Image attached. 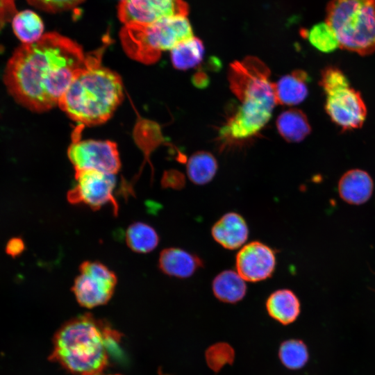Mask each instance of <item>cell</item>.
<instances>
[{
  "label": "cell",
  "instance_id": "f1b7e54d",
  "mask_svg": "<svg viewBox=\"0 0 375 375\" xmlns=\"http://www.w3.org/2000/svg\"><path fill=\"white\" fill-rule=\"evenodd\" d=\"M185 185V178L180 172H169L164 178V186L174 189H181Z\"/></svg>",
  "mask_w": 375,
  "mask_h": 375
},
{
  "label": "cell",
  "instance_id": "cb8c5ba5",
  "mask_svg": "<svg viewBox=\"0 0 375 375\" xmlns=\"http://www.w3.org/2000/svg\"><path fill=\"white\" fill-rule=\"evenodd\" d=\"M302 36L322 53H331L340 48L336 35L325 21L312 26L309 30L301 31Z\"/></svg>",
  "mask_w": 375,
  "mask_h": 375
},
{
  "label": "cell",
  "instance_id": "603a6c76",
  "mask_svg": "<svg viewBox=\"0 0 375 375\" xmlns=\"http://www.w3.org/2000/svg\"><path fill=\"white\" fill-rule=\"evenodd\" d=\"M125 241L128 247L136 253H149L159 243V236L150 225L137 222L131 224L126 229Z\"/></svg>",
  "mask_w": 375,
  "mask_h": 375
},
{
  "label": "cell",
  "instance_id": "7a4b0ae2",
  "mask_svg": "<svg viewBox=\"0 0 375 375\" xmlns=\"http://www.w3.org/2000/svg\"><path fill=\"white\" fill-rule=\"evenodd\" d=\"M270 71L259 58L248 56L230 65L231 90L240 101L236 112L219 131L224 143L246 141L256 136L272 117L277 104Z\"/></svg>",
  "mask_w": 375,
  "mask_h": 375
},
{
  "label": "cell",
  "instance_id": "4dcf8cb0",
  "mask_svg": "<svg viewBox=\"0 0 375 375\" xmlns=\"http://www.w3.org/2000/svg\"><path fill=\"white\" fill-rule=\"evenodd\" d=\"M209 77L202 70H198L192 77V83L198 88H205L209 85Z\"/></svg>",
  "mask_w": 375,
  "mask_h": 375
},
{
  "label": "cell",
  "instance_id": "3957f363",
  "mask_svg": "<svg viewBox=\"0 0 375 375\" xmlns=\"http://www.w3.org/2000/svg\"><path fill=\"white\" fill-rule=\"evenodd\" d=\"M119 333L90 313L62 325L53 340L49 358L74 375H99L119 350Z\"/></svg>",
  "mask_w": 375,
  "mask_h": 375
},
{
  "label": "cell",
  "instance_id": "4316f807",
  "mask_svg": "<svg viewBox=\"0 0 375 375\" xmlns=\"http://www.w3.org/2000/svg\"><path fill=\"white\" fill-rule=\"evenodd\" d=\"M31 6L48 12H59L74 8L85 0H26Z\"/></svg>",
  "mask_w": 375,
  "mask_h": 375
},
{
  "label": "cell",
  "instance_id": "ffe728a7",
  "mask_svg": "<svg viewBox=\"0 0 375 375\" xmlns=\"http://www.w3.org/2000/svg\"><path fill=\"white\" fill-rule=\"evenodd\" d=\"M204 52L203 42L194 36L171 50V61L176 69L187 70L201 63Z\"/></svg>",
  "mask_w": 375,
  "mask_h": 375
},
{
  "label": "cell",
  "instance_id": "44dd1931",
  "mask_svg": "<svg viewBox=\"0 0 375 375\" xmlns=\"http://www.w3.org/2000/svg\"><path fill=\"white\" fill-rule=\"evenodd\" d=\"M218 165L210 152L200 151L191 156L187 162V174L194 184L203 185L210 182L216 174Z\"/></svg>",
  "mask_w": 375,
  "mask_h": 375
},
{
  "label": "cell",
  "instance_id": "83f0119b",
  "mask_svg": "<svg viewBox=\"0 0 375 375\" xmlns=\"http://www.w3.org/2000/svg\"><path fill=\"white\" fill-rule=\"evenodd\" d=\"M17 12L16 0H0V31L12 22Z\"/></svg>",
  "mask_w": 375,
  "mask_h": 375
},
{
  "label": "cell",
  "instance_id": "8992f818",
  "mask_svg": "<svg viewBox=\"0 0 375 375\" xmlns=\"http://www.w3.org/2000/svg\"><path fill=\"white\" fill-rule=\"evenodd\" d=\"M325 22L340 48L360 56L375 52V0H331Z\"/></svg>",
  "mask_w": 375,
  "mask_h": 375
},
{
  "label": "cell",
  "instance_id": "30bf717a",
  "mask_svg": "<svg viewBox=\"0 0 375 375\" xmlns=\"http://www.w3.org/2000/svg\"><path fill=\"white\" fill-rule=\"evenodd\" d=\"M75 171L97 170L115 174L121 167L116 143L109 140H75L67 151Z\"/></svg>",
  "mask_w": 375,
  "mask_h": 375
},
{
  "label": "cell",
  "instance_id": "4fadbf2b",
  "mask_svg": "<svg viewBox=\"0 0 375 375\" xmlns=\"http://www.w3.org/2000/svg\"><path fill=\"white\" fill-rule=\"evenodd\" d=\"M249 234V230L245 219L235 212L224 214L211 228L214 240L229 250L243 247L248 240Z\"/></svg>",
  "mask_w": 375,
  "mask_h": 375
},
{
  "label": "cell",
  "instance_id": "484cf974",
  "mask_svg": "<svg viewBox=\"0 0 375 375\" xmlns=\"http://www.w3.org/2000/svg\"><path fill=\"white\" fill-rule=\"evenodd\" d=\"M206 359L209 365L217 370L233 359V351L226 344H217L208 349Z\"/></svg>",
  "mask_w": 375,
  "mask_h": 375
},
{
  "label": "cell",
  "instance_id": "d6986e66",
  "mask_svg": "<svg viewBox=\"0 0 375 375\" xmlns=\"http://www.w3.org/2000/svg\"><path fill=\"white\" fill-rule=\"evenodd\" d=\"M276 124L279 134L288 142H299L311 132L306 115L299 109L283 111L277 117Z\"/></svg>",
  "mask_w": 375,
  "mask_h": 375
},
{
  "label": "cell",
  "instance_id": "277c9868",
  "mask_svg": "<svg viewBox=\"0 0 375 375\" xmlns=\"http://www.w3.org/2000/svg\"><path fill=\"white\" fill-rule=\"evenodd\" d=\"M104 48L89 53L87 65L74 76L58 102L60 108L81 125L104 123L123 99L121 77L101 64Z\"/></svg>",
  "mask_w": 375,
  "mask_h": 375
},
{
  "label": "cell",
  "instance_id": "d4e9b609",
  "mask_svg": "<svg viewBox=\"0 0 375 375\" xmlns=\"http://www.w3.org/2000/svg\"><path fill=\"white\" fill-rule=\"evenodd\" d=\"M278 356L282 364L290 369H301L308 360L306 344L295 339L284 341L280 346Z\"/></svg>",
  "mask_w": 375,
  "mask_h": 375
},
{
  "label": "cell",
  "instance_id": "9a60e30c",
  "mask_svg": "<svg viewBox=\"0 0 375 375\" xmlns=\"http://www.w3.org/2000/svg\"><path fill=\"white\" fill-rule=\"evenodd\" d=\"M374 188L371 176L365 171L355 169L347 172L338 183L340 197L347 203L360 205L371 197Z\"/></svg>",
  "mask_w": 375,
  "mask_h": 375
},
{
  "label": "cell",
  "instance_id": "9c48e42d",
  "mask_svg": "<svg viewBox=\"0 0 375 375\" xmlns=\"http://www.w3.org/2000/svg\"><path fill=\"white\" fill-rule=\"evenodd\" d=\"M76 185L68 192L67 199L72 204H83L92 210L106 205L118 213V203L114 197L115 174L97 170L75 171Z\"/></svg>",
  "mask_w": 375,
  "mask_h": 375
},
{
  "label": "cell",
  "instance_id": "7402d4cb",
  "mask_svg": "<svg viewBox=\"0 0 375 375\" xmlns=\"http://www.w3.org/2000/svg\"><path fill=\"white\" fill-rule=\"evenodd\" d=\"M12 26L15 35L23 44L37 42L43 35V22L31 10L17 12L12 20Z\"/></svg>",
  "mask_w": 375,
  "mask_h": 375
},
{
  "label": "cell",
  "instance_id": "f546056e",
  "mask_svg": "<svg viewBox=\"0 0 375 375\" xmlns=\"http://www.w3.org/2000/svg\"><path fill=\"white\" fill-rule=\"evenodd\" d=\"M25 249V244L20 238H12L6 244V253L15 258L19 256Z\"/></svg>",
  "mask_w": 375,
  "mask_h": 375
},
{
  "label": "cell",
  "instance_id": "8fae6325",
  "mask_svg": "<svg viewBox=\"0 0 375 375\" xmlns=\"http://www.w3.org/2000/svg\"><path fill=\"white\" fill-rule=\"evenodd\" d=\"M184 0H119L117 15L126 24H147L177 16H187Z\"/></svg>",
  "mask_w": 375,
  "mask_h": 375
},
{
  "label": "cell",
  "instance_id": "ba28073f",
  "mask_svg": "<svg viewBox=\"0 0 375 375\" xmlns=\"http://www.w3.org/2000/svg\"><path fill=\"white\" fill-rule=\"evenodd\" d=\"M72 290L83 307L106 304L112 297L117 282L115 274L98 261H85L79 267Z\"/></svg>",
  "mask_w": 375,
  "mask_h": 375
},
{
  "label": "cell",
  "instance_id": "2e32d148",
  "mask_svg": "<svg viewBox=\"0 0 375 375\" xmlns=\"http://www.w3.org/2000/svg\"><path fill=\"white\" fill-rule=\"evenodd\" d=\"M308 81L307 73L297 69L274 83L277 104L294 106L303 101L308 94Z\"/></svg>",
  "mask_w": 375,
  "mask_h": 375
},
{
  "label": "cell",
  "instance_id": "7c38bea8",
  "mask_svg": "<svg viewBox=\"0 0 375 375\" xmlns=\"http://www.w3.org/2000/svg\"><path fill=\"white\" fill-rule=\"evenodd\" d=\"M276 266L275 251L260 241H252L240 248L235 256L236 272L248 282L269 278Z\"/></svg>",
  "mask_w": 375,
  "mask_h": 375
},
{
  "label": "cell",
  "instance_id": "52a82bcc",
  "mask_svg": "<svg viewBox=\"0 0 375 375\" xmlns=\"http://www.w3.org/2000/svg\"><path fill=\"white\" fill-rule=\"evenodd\" d=\"M319 85L326 94L325 110L336 125L343 131L363 125L367 116L365 103L341 69L326 67L322 72Z\"/></svg>",
  "mask_w": 375,
  "mask_h": 375
},
{
  "label": "cell",
  "instance_id": "5bb4252c",
  "mask_svg": "<svg viewBox=\"0 0 375 375\" xmlns=\"http://www.w3.org/2000/svg\"><path fill=\"white\" fill-rule=\"evenodd\" d=\"M203 260L194 253L177 247L163 249L159 256L158 267L165 274L187 278L202 268Z\"/></svg>",
  "mask_w": 375,
  "mask_h": 375
},
{
  "label": "cell",
  "instance_id": "6da1fadb",
  "mask_svg": "<svg viewBox=\"0 0 375 375\" xmlns=\"http://www.w3.org/2000/svg\"><path fill=\"white\" fill-rule=\"evenodd\" d=\"M89 53L75 41L56 32L15 49L4 71L9 93L21 105L42 112L58 102Z\"/></svg>",
  "mask_w": 375,
  "mask_h": 375
},
{
  "label": "cell",
  "instance_id": "5b68a950",
  "mask_svg": "<svg viewBox=\"0 0 375 375\" xmlns=\"http://www.w3.org/2000/svg\"><path fill=\"white\" fill-rule=\"evenodd\" d=\"M192 37L187 16L165 18L147 24H126L119 32L125 53L144 64L156 62L162 51H171Z\"/></svg>",
  "mask_w": 375,
  "mask_h": 375
},
{
  "label": "cell",
  "instance_id": "ac0fdd59",
  "mask_svg": "<svg viewBox=\"0 0 375 375\" xmlns=\"http://www.w3.org/2000/svg\"><path fill=\"white\" fill-rule=\"evenodd\" d=\"M246 281L234 270L226 269L219 273L212 282L215 297L222 302L235 303L247 294Z\"/></svg>",
  "mask_w": 375,
  "mask_h": 375
},
{
  "label": "cell",
  "instance_id": "1f68e13d",
  "mask_svg": "<svg viewBox=\"0 0 375 375\" xmlns=\"http://www.w3.org/2000/svg\"><path fill=\"white\" fill-rule=\"evenodd\" d=\"M99 375H103V374ZM109 375H121V374H109Z\"/></svg>",
  "mask_w": 375,
  "mask_h": 375
},
{
  "label": "cell",
  "instance_id": "e0dca14e",
  "mask_svg": "<svg viewBox=\"0 0 375 375\" xmlns=\"http://www.w3.org/2000/svg\"><path fill=\"white\" fill-rule=\"evenodd\" d=\"M265 306L269 315L283 325L294 322L300 313V301L289 289H279L271 293Z\"/></svg>",
  "mask_w": 375,
  "mask_h": 375
}]
</instances>
